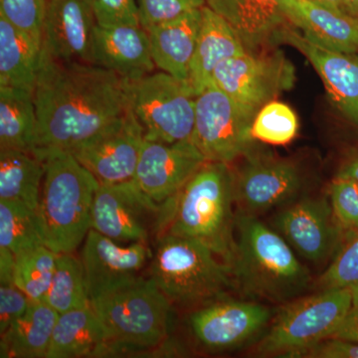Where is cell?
<instances>
[{"mask_svg": "<svg viewBox=\"0 0 358 358\" xmlns=\"http://www.w3.org/2000/svg\"><path fill=\"white\" fill-rule=\"evenodd\" d=\"M33 96L35 155L74 152L129 107L128 80L100 66L59 60L44 48Z\"/></svg>", "mask_w": 358, "mask_h": 358, "instance_id": "6da1fadb", "label": "cell"}, {"mask_svg": "<svg viewBox=\"0 0 358 358\" xmlns=\"http://www.w3.org/2000/svg\"><path fill=\"white\" fill-rule=\"evenodd\" d=\"M234 203V173L229 164L205 162L167 200V218L162 234L196 240L232 268L236 251Z\"/></svg>", "mask_w": 358, "mask_h": 358, "instance_id": "7a4b0ae2", "label": "cell"}, {"mask_svg": "<svg viewBox=\"0 0 358 358\" xmlns=\"http://www.w3.org/2000/svg\"><path fill=\"white\" fill-rule=\"evenodd\" d=\"M236 227L233 277L245 296L284 303L308 289L310 273L282 235L243 212L236 215Z\"/></svg>", "mask_w": 358, "mask_h": 358, "instance_id": "3957f363", "label": "cell"}, {"mask_svg": "<svg viewBox=\"0 0 358 358\" xmlns=\"http://www.w3.org/2000/svg\"><path fill=\"white\" fill-rule=\"evenodd\" d=\"M44 162L37 220L44 245L55 253H72L92 224V208L100 183L67 152L37 154Z\"/></svg>", "mask_w": 358, "mask_h": 358, "instance_id": "277c9868", "label": "cell"}, {"mask_svg": "<svg viewBox=\"0 0 358 358\" xmlns=\"http://www.w3.org/2000/svg\"><path fill=\"white\" fill-rule=\"evenodd\" d=\"M150 279L171 303L206 305L234 288L233 271L196 240L162 234L155 241Z\"/></svg>", "mask_w": 358, "mask_h": 358, "instance_id": "5b68a950", "label": "cell"}, {"mask_svg": "<svg viewBox=\"0 0 358 358\" xmlns=\"http://www.w3.org/2000/svg\"><path fill=\"white\" fill-rule=\"evenodd\" d=\"M115 353L155 348L167 336L171 301L152 279L138 278L91 301Z\"/></svg>", "mask_w": 358, "mask_h": 358, "instance_id": "8992f818", "label": "cell"}, {"mask_svg": "<svg viewBox=\"0 0 358 358\" xmlns=\"http://www.w3.org/2000/svg\"><path fill=\"white\" fill-rule=\"evenodd\" d=\"M352 305V289H322L289 301L257 345V355L298 357L303 350L333 338Z\"/></svg>", "mask_w": 358, "mask_h": 358, "instance_id": "52a82bcc", "label": "cell"}, {"mask_svg": "<svg viewBox=\"0 0 358 358\" xmlns=\"http://www.w3.org/2000/svg\"><path fill=\"white\" fill-rule=\"evenodd\" d=\"M129 108L148 141L174 143L192 140L195 99L189 85L164 71L128 80Z\"/></svg>", "mask_w": 358, "mask_h": 358, "instance_id": "ba28073f", "label": "cell"}, {"mask_svg": "<svg viewBox=\"0 0 358 358\" xmlns=\"http://www.w3.org/2000/svg\"><path fill=\"white\" fill-rule=\"evenodd\" d=\"M166 218V202L154 201L131 179L99 186L91 228L119 243L148 244L162 234Z\"/></svg>", "mask_w": 358, "mask_h": 358, "instance_id": "9c48e42d", "label": "cell"}, {"mask_svg": "<svg viewBox=\"0 0 358 358\" xmlns=\"http://www.w3.org/2000/svg\"><path fill=\"white\" fill-rule=\"evenodd\" d=\"M294 82V66L282 52L246 51L221 62L211 84L254 119L266 103L291 89Z\"/></svg>", "mask_w": 358, "mask_h": 358, "instance_id": "30bf717a", "label": "cell"}, {"mask_svg": "<svg viewBox=\"0 0 358 358\" xmlns=\"http://www.w3.org/2000/svg\"><path fill=\"white\" fill-rule=\"evenodd\" d=\"M253 120L229 96L209 85L195 99L192 143L207 162L229 164L253 150Z\"/></svg>", "mask_w": 358, "mask_h": 358, "instance_id": "8fae6325", "label": "cell"}, {"mask_svg": "<svg viewBox=\"0 0 358 358\" xmlns=\"http://www.w3.org/2000/svg\"><path fill=\"white\" fill-rule=\"evenodd\" d=\"M140 122L129 107L126 114L70 152L100 185L134 179L145 143Z\"/></svg>", "mask_w": 358, "mask_h": 358, "instance_id": "7c38bea8", "label": "cell"}, {"mask_svg": "<svg viewBox=\"0 0 358 358\" xmlns=\"http://www.w3.org/2000/svg\"><path fill=\"white\" fill-rule=\"evenodd\" d=\"M243 166L234 173L235 203L243 213L253 214L288 203L303 185L296 162L273 155H245Z\"/></svg>", "mask_w": 358, "mask_h": 358, "instance_id": "4fadbf2b", "label": "cell"}, {"mask_svg": "<svg viewBox=\"0 0 358 358\" xmlns=\"http://www.w3.org/2000/svg\"><path fill=\"white\" fill-rule=\"evenodd\" d=\"M275 226L292 248L313 263L327 261L343 240H350L326 199H301L285 207Z\"/></svg>", "mask_w": 358, "mask_h": 358, "instance_id": "5bb4252c", "label": "cell"}, {"mask_svg": "<svg viewBox=\"0 0 358 358\" xmlns=\"http://www.w3.org/2000/svg\"><path fill=\"white\" fill-rule=\"evenodd\" d=\"M272 320L270 308L255 301L216 300L190 315L200 343L214 352L232 350L260 333Z\"/></svg>", "mask_w": 358, "mask_h": 358, "instance_id": "9a60e30c", "label": "cell"}, {"mask_svg": "<svg viewBox=\"0 0 358 358\" xmlns=\"http://www.w3.org/2000/svg\"><path fill=\"white\" fill-rule=\"evenodd\" d=\"M152 252L148 244H122L90 229L81 262L90 301L140 278Z\"/></svg>", "mask_w": 358, "mask_h": 358, "instance_id": "2e32d148", "label": "cell"}, {"mask_svg": "<svg viewBox=\"0 0 358 358\" xmlns=\"http://www.w3.org/2000/svg\"><path fill=\"white\" fill-rule=\"evenodd\" d=\"M205 162L192 140L174 143L145 140L134 180L148 197L164 203Z\"/></svg>", "mask_w": 358, "mask_h": 358, "instance_id": "e0dca14e", "label": "cell"}, {"mask_svg": "<svg viewBox=\"0 0 358 358\" xmlns=\"http://www.w3.org/2000/svg\"><path fill=\"white\" fill-rule=\"evenodd\" d=\"M300 51L317 71L331 103L348 122L358 127V56L329 50L313 43L287 23L274 39Z\"/></svg>", "mask_w": 358, "mask_h": 358, "instance_id": "ac0fdd59", "label": "cell"}, {"mask_svg": "<svg viewBox=\"0 0 358 358\" xmlns=\"http://www.w3.org/2000/svg\"><path fill=\"white\" fill-rule=\"evenodd\" d=\"M96 26L92 0H49L42 48L65 62L95 65Z\"/></svg>", "mask_w": 358, "mask_h": 358, "instance_id": "d6986e66", "label": "cell"}, {"mask_svg": "<svg viewBox=\"0 0 358 358\" xmlns=\"http://www.w3.org/2000/svg\"><path fill=\"white\" fill-rule=\"evenodd\" d=\"M94 63L129 81L147 76L157 68L147 30L141 25L96 26Z\"/></svg>", "mask_w": 358, "mask_h": 358, "instance_id": "ffe728a7", "label": "cell"}, {"mask_svg": "<svg viewBox=\"0 0 358 358\" xmlns=\"http://www.w3.org/2000/svg\"><path fill=\"white\" fill-rule=\"evenodd\" d=\"M291 0H206L229 23L247 51L255 52L274 39L289 23L287 10Z\"/></svg>", "mask_w": 358, "mask_h": 358, "instance_id": "44dd1931", "label": "cell"}, {"mask_svg": "<svg viewBox=\"0 0 358 358\" xmlns=\"http://www.w3.org/2000/svg\"><path fill=\"white\" fill-rule=\"evenodd\" d=\"M289 24L313 43L343 53L358 52V18L310 0H291Z\"/></svg>", "mask_w": 358, "mask_h": 358, "instance_id": "7402d4cb", "label": "cell"}, {"mask_svg": "<svg viewBox=\"0 0 358 358\" xmlns=\"http://www.w3.org/2000/svg\"><path fill=\"white\" fill-rule=\"evenodd\" d=\"M201 24L202 8H199L145 29L157 68L188 84Z\"/></svg>", "mask_w": 358, "mask_h": 358, "instance_id": "603a6c76", "label": "cell"}, {"mask_svg": "<svg viewBox=\"0 0 358 358\" xmlns=\"http://www.w3.org/2000/svg\"><path fill=\"white\" fill-rule=\"evenodd\" d=\"M115 355L109 334L92 306L59 313L46 358Z\"/></svg>", "mask_w": 358, "mask_h": 358, "instance_id": "cb8c5ba5", "label": "cell"}, {"mask_svg": "<svg viewBox=\"0 0 358 358\" xmlns=\"http://www.w3.org/2000/svg\"><path fill=\"white\" fill-rule=\"evenodd\" d=\"M246 51L229 23L210 7H202V24L188 77L194 95L211 85L214 71L221 62Z\"/></svg>", "mask_w": 358, "mask_h": 358, "instance_id": "d4e9b609", "label": "cell"}, {"mask_svg": "<svg viewBox=\"0 0 358 358\" xmlns=\"http://www.w3.org/2000/svg\"><path fill=\"white\" fill-rule=\"evenodd\" d=\"M59 313L46 301H32L24 315L1 334L2 358H46Z\"/></svg>", "mask_w": 358, "mask_h": 358, "instance_id": "484cf974", "label": "cell"}, {"mask_svg": "<svg viewBox=\"0 0 358 358\" xmlns=\"http://www.w3.org/2000/svg\"><path fill=\"white\" fill-rule=\"evenodd\" d=\"M41 47L0 16V87L34 93Z\"/></svg>", "mask_w": 358, "mask_h": 358, "instance_id": "4316f807", "label": "cell"}, {"mask_svg": "<svg viewBox=\"0 0 358 358\" xmlns=\"http://www.w3.org/2000/svg\"><path fill=\"white\" fill-rule=\"evenodd\" d=\"M37 115L33 93L13 87H0V150L34 154Z\"/></svg>", "mask_w": 358, "mask_h": 358, "instance_id": "83f0119b", "label": "cell"}, {"mask_svg": "<svg viewBox=\"0 0 358 358\" xmlns=\"http://www.w3.org/2000/svg\"><path fill=\"white\" fill-rule=\"evenodd\" d=\"M44 162L33 152L0 150V200L38 209Z\"/></svg>", "mask_w": 358, "mask_h": 358, "instance_id": "f1b7e54d", "label": "cell"}, {"mask_svg": "<svg viewBox=\"0 0 358 358\" xmlns=\"http://www.w3.org/2000/svg\"><path fill=\"white\" fill-rule=\"evenodd\" d=\"M44 301L58 313L91 305L83 265L72 253L58 254L55 272Z\"/></svg>", "mask_w": 358, "mask_h": 358, "instance_id": "f546056e", "label": "cell"}, {"mask_svg": "<svg viewBox=\"0 0 358 358\" xmlns=\"http://www.w3.org/2000/svg\"><path fill=\"white\" fill-rule=\"evenodd\" d=\"M58 253L45 245L15 255L13 282L31 301H44L50 287Z\"/></svg>", "mask_w": 358, "mask_h": 358, "instance_id": "4dcf8cb0", "label": "cell"}, {"mask_svg": "<svg viewBox=\"0 0 358 358\" xmlns=\"http://www.w3.org/2000/svg\"><path fill=\"white\" fill-rule=\"evenodd\" d=\"M44 245L36 211L10 200H0V247L17 255Z\"/></svg>", "mask_w": 358, "mask_h": 358, "instance_id": "1f68e13d", "label": "cell"}, {"mask_svg": "<svg viewBox=\"0 0 358 358\" xmlns=\"http://www.w3.org/2000/svg\"><path fill=\"white\" fill-rule=\"evenodd\" d=\"M299 120L287 103L271 101L259 110L252 122L254 140L273 145H286L296 138Z\"/></svg>", "mask_w": 358, "mask_h": 358, "instance_id": "d6a6232c", "label": "cell"}, {"mask_svg": "<svg viewBox=\"0 0 358 358\" xmlns=\"http://www.w3.org/2000/svg\"><path fill=\"white\" fill-rule=\"evenodd\" d=\"M49 0H0V16L25 33L39 47L43 44L45 15Z\"/></svg>", "mask_w": 358, "mask_h": 358, "instance_id": "836d02e7", "label": "cell"}, {"mask_svg": "<svg viewBox=\"0 0 358 358\" xmlns=\"http://www.w3.org/2000/svg\"><path fill=\"white\" fill-rule=\"evenodd\" d=\"M319 287L322 289L358 287V235L348 240L336 253L320 278Z\"/></svg>", "mask_w": 358, "mask_h": 358, "instance_id": "e575fe53", "label": "cell"}, {"mask_svg": "<svg viewBox=\"0 0 358 358\" xmlns=\"http://www.w3.org/2000/svg\"><path fill=\"white\" fill-rule=\"evenodd\" d=\"M329 201L339 225L352 238L358 235V182L339 178L331 181Z\"/></svg>", "mask_w": 358, "mask_h": 358, "instance_id": "d590c367", "label": "cell"}, {"mask_svg": "<svg viewBox=\"0 0 358 358\" xmlns=\"http://www.w3.org/2000/svg\"><path fill=\"white\" fill-rule=\"evenodd\" d=\"M141 25L145 29L169 22L194 9L206 6V0H136Z\"/></svg>", "mask_w": 358, "mask_h": 358, "instance_id": "8d00e7d4", "label": "cell"}, {"mask_svg": "<svg viewBox=\"0 0 358 358\" xmlns=\"http://www.w3.org/2000/svg\"><path fill=\"white\" fill-rule=\"evenodd\" d=\"M92 4L101 27L141 25L136 0H92Z\"/></svg>", "mask_w": 358, "mask_h": 358, "instance_id": "74e56055", "label": "cell"}, {"mask_svg": "<svg viewBox=\"0 0 358 358\" xmlns=\"http://www.w3.org/2000/svg\"><path fill=\"white\" fill-rule=\"evenodd\" d=\"M31 301L14 282L0 284V334L24 315Z\"/></svg>", "mask_w": 358, "mask_h": 358, "instance_id": "f35d334b", "label": "cell"}, {"mask_svg": "<svg viewBox=\"0 0 358 358\" xmlns=\"http://www.w3.org/2000/svg\"><path fill=\"white\" fill-rule=\"evenodd\" d=\"M298 357L358 358V343L345 339L329 338L303 350Z\"/></svg>", "mask_w": 358, "mask_h": 358, "instance_id": "ab89813d", "label": "cell"}, {"mask_svg": "<svg viewBox=\"0 0 358 358\" xmlns=\"http://www.w3.org/2000/svg\"><path fill=\"white\" fill-rule=\"evenodd\" d=\"M358 343V303H353L350 312L345 315L333 338Z\"/></svg>", "mask_w": 358, "mask_h": 358, "instance_id": "60d3db41", "label": "cell"}, {"mask_svg": "<svg viewBox=\"0 0 358 358\" xmlns=\"http://www.w3.org/2000/svg\"><path fill=\"white\" fill-rule=\"evenodd\" d=\"M14 267H15V254L6 247H0V282L1 284L13 282Z\"/></svg>", "mask_w": 358, "mask_h": 358, "instance_id": "b9f144b4", "label": "cell"}, {"mask_svg": "<svg viewBox=\"0 0 358 358\" xmlns=\"http://www.w3.org/2000/svg\"><path fill=\"white\" fill-rule=\"evenodd\" d=\"M336 176L352 179L358 182V152L348 157L341 164Z\"/></svg>", "mask_w": 358, "mask_h": 358, "instance_id": "7bdbcfd3", "label": "cell"}, {"mask_svg": "<svg viewBox=\"0 0 358 358\" xmlns=\"http://www.w3.org/2000/svg\"><path fill=\"white\" fill-rule=\"evenodd\" d=\"M310 1L319 3L320 6L329 7V8L336 9V10L345 11L343 8V0H310Z\"/></svg>", "mask_w": 358, "mask_h": 358, "instance_id": "ee69618b", "label": "cell"}, {"mask_svg": "<svg viewBox=\"0 0 358 358\" xmlns=\"http://www.w3.org/2000/svg\"><path fill=\"white\" fill-rule=\"evenodd\" d=\"M345 13L358 18V0H343Z\"/></svg>", "mask_w": 358, "mask_h": 358, "instance_id": "f6af8a7d", "label": "cell"}, {"mask_svg": "<svg viewBox=\"0 0 358 358\" xmlns=\"http://www.w3.org/2000/svg\"><path fill=\"white\" fill-rule=\"evenodd\" d=\"M353 294V303H358V287L352 289Z\"/></svg>", "mask_w": 358, "mask_h": 358, "instance_id": "bcb514c9", "label": "cell"}]
</instances>
